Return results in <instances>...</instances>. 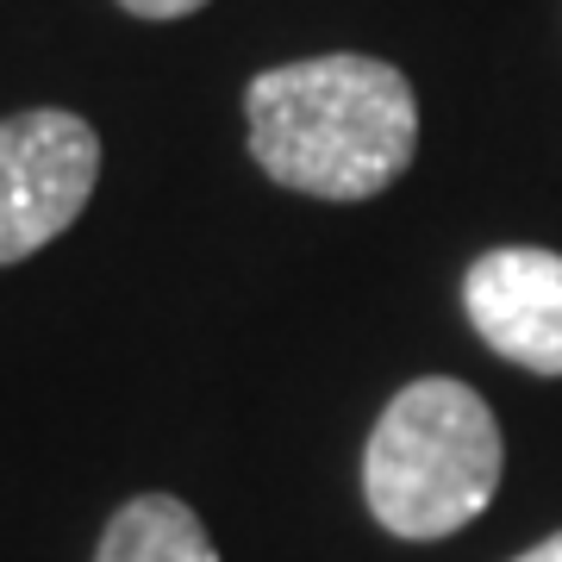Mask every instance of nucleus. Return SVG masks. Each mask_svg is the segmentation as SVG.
I'll use <instances>...</instances> for the list:
<instances>
[{
  "mask_svg": "<svg viewBox=\"0 0 562 562\" xmlns=\"http://www.w3.org/2000/svg\"><path fill=\"white\" fill-rule=\"evenodd\" d=\"M125 13H138V20H188V13H201L206 0H120Z\"/></svg>",
  "mask_w": 562,
  "mask_h": 562,
  "instance_id": "nucleus-6",
  "label": "nucleus"
},
{
  "mask_svg": "<svg viewBox=\"0 0 562 562\" xmlns=\"http://www.w3.org/2000/svg\"><path fill=\"white\" fill-rule=\"evenodd\" d=\"M462 313L475 338L531 375H562V257L538 244H506L469 262Z\"/></svg>",
  "mask_w": 562,
  "mask_h": 562,
  "instance_id": "nucleus-4",
  "label": "nucleus"
},
{
  "mask_svg": "<svg viewBox=\"0 0 562 562\" xmlns=\"http://www.w3.org/2000/svg\"><path fill=\"white\" fill-rule=\"evenodd\" d=\"M101 181V138L81 113L32 106L0 120V262H25L81 220Z\"/></svg>",
  "mask_w": 562,
  "mask_h": 562,
  "instance_id": "nucleus-3",
  "label": "nucleus"
},
{
  "mask_svg": "<svg viewBox=\"0 0 562 562\" xmlns=\"http://www.w3.org/2000/svg\"><path fill=\"white\" fill-rule=\"evenodd\" d=\"M94 562H220L201 513L176 494H138L125 501L101 531Z\"/></svg>",
  "mask_w": 562,
  "mask_h": 562,
  "instance_id": "nucleus-5",
  "label": "nucleus"
},
{
  "mask_svg": "<svg viewBox=\"0 0 562 562\" xmlns=\"http://www.w3.org/2000/svg\"><path fill=\"white\" fill-rule=\"evenodd\" d=\"M501 425L469 382L425 375L382 406L362 450V501L382 531L413 543L450 538L501 487Z\"/></svg>",
  "mask_w": 562,
  "mask_h": 562,
  "instance_id": "nucleus-2",
  "label": "nucleus"
},
{
  "mask_svg": "<svg viewBox=\"0 0 562 562\" xmlns=\"http://www.w3.org/2000/svg\"><path fill=\"white\" fill-rule=\"evenodd\" d=\"M513 562H562V531H557V538H543V543H531V550L513 557Z\"/></svg>",
  "mask_w": 562,
  "mask_h": 562,
  "instance_id": "nucleus-7",
  "label": "nucleus"
},
{
  "mask_svg": "<svg viewBox=\"0 0 562 562\" xmlns=\"http://www.w3.org/2000/svg\"><path fill=\"white\" fill-rule=\"evenodd\" d=\"M244 120L262 176L313 201H369L419 150L413 81L350 50L262 69L244 94Z\"/></svg>",
  "mask_w": 562,
  "mask_h": 562,
  "instance_id": "nucleus-1",
  "label": "nucleus"
}]
</instances>
